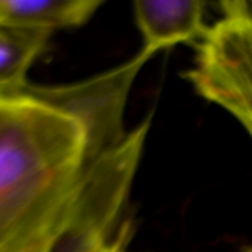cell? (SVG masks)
Listing matches in <instances>:
<instances>
[{
	"mask_svg": "<svg viewBox=\"0 0 252 252\" xmlns=\"http://www.w3.org/2000/svg\"><path fill=\"white\" fill-rule=\"evenodd\" d=\"M186 72L198 94L235 115L252 137V3L223 1Z\"/></svg>",
	"mask_w": 252,
	"mask_h": 252,
	"instance_id": "3",
	"label": "cell"
},
{
	"mask_svg": "<svg viewBox=\"0 0 252 252\" xmlns=\"http://www.w3.org/2000/svg\"><path fill=\"white\" fill-rule=\"evenodd\" d=\"M99 6L96 0H0V21L53 34L86 24Z\"/></svg>",
	"mask_w": 252,
	"mask_h": 252,
	"instance_id": "7",
	"label": "cell"
},
{
	"mask_svg": "<svg viewBox=\"0 0 252 252\" xmlns=\"http://www.w3.org/2000/svg\"><path fill=\"white\" fill-rule=\"evenodd\" d=\"M149 59L139 52L126 63L87 80L58 86L28 83L19 94L31 96L75 120L86 133L90 164L128 133L124 131L126 103L136 75Z\"/></svg>",
	"mask_w": 252,
	"mask_h": 252,
	"instance_id": "4",
	"label": "cell"
},
{
	"mask_svg": "<svg viewBox=\"0 0 252 252\" xmlns=\"http://www.w3.org/2000/svg\"><path fill=\"white\" fill-rule=\"evenodd\" d=\"M133 7L143 37L140 52L149 58L179 43L199 41L208 30L205 3L199 0H137Z\"/></svg>",
	"mask_w": 252,
	"mask_h": 252,
	"instance_id": "5",
	"label": "cell"
},
{
	"mask_svg": "<svg viewBox=\"0 0 252 252\" xmlns=\"http://www.w3.org/2000/svg\"><path fill=\"white\" fill-rule=\"evenodd\" d=\"M151 118L92 161L72 207L46 252H120L127 248L126 208Z\"/></svg>",
	"mask_w": 252,
	"mask_h": 252,
	"instance_id": "2",
	"label": "cell"
},
{
	"mask_svg": "<svg viewBox=\"0 0 252 252\" xmlns=\"http://www.w3.org/2000/svg\"><path fill=\"white\" fill-rule=\"evenodd\" d=\"M53 34L0 21V97L19 94Z\"/></svg>",
	"mask_w": 252,
	"mask_h": 252,
	"instance_id": "6",
	"label": "cell"
},
{
	"mask_svg": "<svg viewBox=\"0 0 252 252\" xmlns=\"http://www.w3.org/2000/svg\"><path fill=\"white\" fill-rule=\"evenodd\" d=\"M89 165L83 127L31 97H0V252H46Z\"/></svg>",
	"mask_w": 252,
	"mask_h": 252,
	"instance_id": "1",
	"label": "cell"
},
{
	"mask_svg": "<svg viewBox=\"0 0 252 252\" xmlns=\"http://www.w3.org/2000/svg\"><path fill=\"white\" fill-rule=\"evenodd\" d=\"M120 252H127V248H126V250H123V251H120Z\"/></svg>",
	"mask_w": 252,
	"mask_h": 252,
	"instance_id": "8",
	"label": "cell"
}]
</instances>
